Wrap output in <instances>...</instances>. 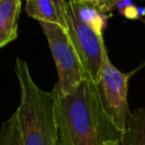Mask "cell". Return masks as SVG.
<instances>
[{"label": "cell", "mask_w": 145, "mask_h": 145, "mask_svg": "<svg viewBox=\"0 0 145 145\" xmlns=\"http://www.w3.org/2000/svg\"><path fill=\"white\" fill-rule=\"evenodd\" d=\"M53 89L58 129L69 145H103L109 139L120 138L103 112L93 80L84 79L67 94Z\"/></svg>", "instance_id": "cell-1"}, {"label": "cell", "mask_w": 145, "mask_h": 145, "mask_svg": "<svg viewBox=\"0 0 145 145\" xmlns=\"http://www.w3.org/2000/svg\"><path fill=\"white\" fill-rule=\"evenodd\" d=\"M15 72L20 88V101L15 111L23 145H57L58 121L54 89L40 88L32 78L28 66L17 58Z\"/></svg>", "instance_id": "cell-2"}, {"label": "cell", "mask_w": 145, "mask_h": 145, "mask_svg": "<svg viewBox=\"0 0 145 145\" xmlns=\"http://www.w3.org/2000/svg\"><path fill=\"white\" fill-rule=\"evenodd\" d=\"M56 62L59 94H67L84 79H89L79 51L68 31L54 24L40 23ZM91 80V79H89Z\"/></svg>", "instance_id": "cell-3"}, {"label": "cell", "mask_w": 145, "mask_h": 145, "mask_svg": "<svg viewBox=\"0 0 145 145\" xmlns=\"http://www.w3.org/2000/svg\"><path fill=\"white\" fill-rule=\"evenodd\" d=\"M134 71L122 72L116 68L108 54L99 74L96 84L103 112L117 134L125 133L127 119L130 114L128 105V82Z\"/></svg>", "instance_id": "cell-4"}, {"label": "cell", "mask_w": 145, "mask_h": 145, "mask_svg": "<svg viewBox=\"0 0 145 145\" xmlns=\"http://www.w3.org/2000/svg\"><path fill=\"white\" fill-rule=\"evenodd\" d=\"M68 11L69 27L67 31L69 32L71 39L74 40L79 51L89 79L96 83L103 63V59L108 54L104 45L103 34L82 23L70 9L69 5Z\"/></svg>", "instance_id": "cell-5"}, {"label": "cell", "mask_w": 145, "mask_h": 145, "mask_svg": "<svg viewBox=\"0 0 145 145\" xmlns=\"http://www.w3.org/2000/svg\"><path fill=\"white\" fill-rule=\"evenodd\" d=\"M26 14L39 23H48L69 27V11L67 0H26Z\"/></svg>", "instance_id": "cell-6"}, {"label": "cell", "mask_w": 145, "mask_h": 145, "mask_svg": "<svg viewBox=\"0 0 145 145\" xmlns=\"http://www.w3.org/2000/svg\"><path fill=\"white\" fill-rule=\"evenodd\" d=\"M22 0H0V49L17 37Z\"/></svg>", "instance_id": "cell-7"}, {"label": "cell", "mask_w": 145, "mask_h": 145, "mask_svg": "<svg viewBox=\"0 0 145 145\" xmlns=\"http://www.w3.org/2000/svg\"><path fill=\"white\" fill-rule=\"evenodd\" d=\"M119 140L120 145H145V108L130 112L126 130Z\"/></svg>", "instance_id": "cell-8"}, {"label": "cell", "mask_w": 145, "mask_h": 145, "mask_svg": "<svg viewBox=\"0 0 145 145\" xmlns=\"http://www.w3.org/2000/svg\"><path fill=\"white\" fill-rule=\"evenodd\" d=\"M67 1L70 9L74 11V14L77 16V18L82 23L88 25L89 27L94 28L99 33L103 34V31L106 26V19H108L104 12H102L100 9L93 6L79 3L74 0H67Z\"/></svg>", "instance_id": "cell-9"}, {"label": "cell", "mask_w": 145, "mask_h": 145, "mask_svg": "<svg viewBox=\"0 0 145 145\" xmlns=\"http://www.w3.org/2000/svg\"><path fill=\"white\" fill-rule=\"evenodd\" d=\"M0 145H23L20 128L15 112L0 127Z\"/></svg>", "instance_id": "cell-10"}, {"label": "cell", "mask_w": 145, "mask_h": 145, "mask_svg": "<svg viewBox=\"0 0 145 145\" xmlns=\"http://www.w3.org/2000/svg\"><path fill=\"white\" fill-rule=\"evenodd\" d=\"M117 9L128 18H136L138 16V8H136L130 0H110L104 8V11Z\"/></svg>", "instance_id": "cell-11"}, {"label": "cell", "mask_w": 145, "mask_h": 145, "mask_svg": "<svg viewBox=\"0 0 145 145\" xmlns=\"http://www.w3.org/2000/svg\"><path fill=\"white\" fill-rule=\"evenodd\" d=\"M76 2H79V3H84V5H88V6H93L97 9H100L102 12H103V9L108 2V0H74Z\"/></svg>", "instance_id": "cell-12"}, {"label": "cell", "mask_w": 145, "mask_h": 145, "mask_svg": "<svg viewBox=\"0 0 145 145\" xmlns=\"http://www.w3.org/2000/svg\"><path fill=\"white\" fill-rule=\"evenodd\" d=\"M57 145H69V144L67 143L65 136L59 131V129H58V144H57Z\"/></svg>", "instance_id": "cell-13"}, {"label": "cell", "mask_w": 145, "mask_h": 145, "mask_svg": "<svg viewBox=\"0 0 145 145\" xmlns=\"http://www.w3.org/2000/svg\"><path fill=\"white\" fill-rule=\"evenodd\" d=\"M103 145H120V140L119 138H114V139H109L106 140Z\"/></svg>", "instance_id": "cell-14"}, {"label": "cell", "mask_w": 145, "mask_h": 145, "mask_svg": "<svg viewBox=\"0 0 145 145\" xmlns=\"http://www.w3.org/2000/svg\"><path fill=\"white\" fill-rule=\"evenodd\" d=\"M109 1H110V0H108V2H109ZM108 2H106V5H108ZM106 5H105V6H106ZM104 8H105V7H104ZM103 12H104V9H103Z\"/></svg>", "instance_id": "cell-15"}]
</instances>
